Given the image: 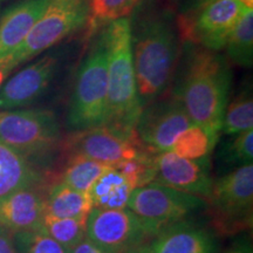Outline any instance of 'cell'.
<instances>
[{"label": "cell", "instance_id": "6da1fadb", "mask_svg": "<svg viewBox=\"0 0 253 253\" xmlns=\"http://www.w3.org/2000/svg\"><path fill=\"white\" fill-rule=\"evenodd\" d=\"M231 82L232 73L226 58L190 45L177 73L172 97L181 103L194 125L220 131Z\"/></svg>", "mask_w": 253, "mask_h": 253}, {"label": "cell", "instance_id": "7a4b0ae2", "mask_svg": "<svg viewBox=\"0 0 253 253\" xmlns=\"http://www.w3.org/2000/svg\"><path fill=\"white\" fill-rule=\"evenodd\" d=\"M130 28L136 84L143 108L171 84L179 56L178 34L166 14L143 17Z\"/></svg>", "mask_w": 253, "mask_h": 253}, {"label": "cell", "instance_id": "3957f363", "mask_svg": "<svg viewBox=\"0 0 253 253\" xmlns=\"http://www.w3.org/2000/svg\"><path fill=\"white\" fill-rule=\"evenodd\" d=\"M131 25L128 18L112 21L102 37L107 49V119L109 125L126 132H135L142 112L132 61Z\"/></svg>", "mask_w": 253, "mask_h": 253}, {"label": "cell", "instance_id": "277c9868", "mask_svg": "<svg viewBox=\"0 0 253 253\" xmlns=\"http://www.w3.org/2000/svg\"><path fill=\"white\" fill-rule=\"evenodd\" d=\"M61 126L49 109L0 110V144L50 176L56 151H61Z\"/></svg>", "mask_w": 253, "mask_h": 253}, {"label": "cell", "instance_id": "5b68a950", "mask_svg": "<svg viewBox=\"0 0 253 253\" xmlns=\"http://www.w3.org/2000/svg\"><path fill=\"white\" fill-rule=\"evenodd\" d=\"M107 49L102 34L79 68L69 100L66 126L69 132L103 126L107 119Z\"/></svg>", "mask_w": 253, "mask_h": 253}, {"label": "cell", "instance_id": "8992f818", "mask_svg": "<svg viewBox=\"0 0 253 253\" xmlns=\"http://www.w3.org/2000/svg\"><path fill=\"white\" fill-rule=\"evenodd\" d=\"M207 202L217 233L233 236L248 231L253 220V166L248 164L213 179Z\"/></svg>", "mask_w": 253, "mask_h": 253}, {"label": "cell", "instance_id": "52a82bcc", "mask_svg": "<svg viewBox=\"0 0 253 253\" xmlns=\"http://www.w3.org/2000/svg\"><path fill=\"white\" fill-rule=\"evenodd\" d=\"M88 0H49L24 42L0 62L7 75L12 69L50 48L86 24Z\"/></svg>", "mask_w": 253, "mask_h": 253}, {"label": "cell", "instance_id": "ba28073f", "mask_svg": "<svg viewBox=\"0 0 253 253\" xmlns=\"http://www.w3.org/2000/svg\"><path fill=\"white\" fill-rule=\"evenodd\" d=\"M126 208L157 232L207 208L204 198L151 182L132 190Z\"/></svg>", "mask_w": 253, "mask_h": 253}, {"label": "cell", "instance_id": "9c48e42d", "mask_svg": "<svg viewBox=\"0 0 253 253\" xmlns=\"http://www.w3.org/2000/svg\"><path fill=\"white\" fill-rule=\"evenodd\" d=\"M158 232L128 208L119 210L91 209L86 224V238L107 253H122L150 243Z\"/></svg>", "mask_w": 253, "mask_h": 253}, {"label": "cell", "instance_id": "30bf717a", "mask_svg": "<svg viewBox=\"0 0 253 253\" xmlns=\"http://www.w3.org/2000/svg\"><path fill=\"white\" fill-rule=\"evenodd\" d=\"M61 151L69 156H82L96 162L115 166L123 160L149 151L138 142L135 132L103 125L82 131L71 132L62 140Z\"/></svg>", "mask_w": 253, "mask_h": 253}, {"label": "cell", "instance_id": "8fae6325", "mask_svg": "<svg viewBox=\"0 0 253 253\" xmlns=\"http://www.w3.org/2000/svg\"><path fill=\"white\" fill-rule=\"evenodd\" d=\"M244 8L239 0H214L195 13L179 18L178 30L190 43L218 52L225 47Z\"/></svg>", "mask_w": 253, "mask_h": 253}, {"label": "cell", "instance_id": "7c38bea8", "mask_svg": "<svg viewBox=\"0 0 253 253\" xmlns=\"http://www.w3.org/2000/svg\"><path fill=\"white\" fill-rule=\"evenodd\" d=\"M191 120L175 97L155 100L143 107L135 126L136 137L154 154L170 151Z\"/></svg>", "mask_w": 253, "mask_h": 253}, {"label": "cell", "instance_id": "4fadbf2b", "mask_svg": "<svg viewBox=\"0 0 253 253\" xmlns=\"http://www.w3.org/2000/svg\"><path fill=\"white\" fill-rule=\"evenodd\" d=\"M154 182L207 199L213 183L211 161L188 160L171 150L155 154Z\"/></svg>", "mask_w": 253, "mask_h": 253}, {"label": "cell", "instance_id": "5bb4252c", "mask_svg": "<svg viewBox=\"0 0 253 253\" xmlns=\"http://www.w3.org/2000/svg\"><path fill=\"white\" fill-rule=\"evenodd\" d=\"M58 68V56L47 54L21 69L0 88V110L20 108L36 102L49 87Z\"/></svg>", "mask_w": 253, "mask_h": 253}, {"label": "cell", "instance_id": "9a60e30c", "mask_svg": "<svg viewBox=\"0 0 253 253\" xmlns=\"http://www.w3.org/2000/svg\"><path fill=\"white\" fill-rule=\"evenodd\" d=\"M49 184L21 188L0 197V227L9 235L40 230L46 213V192Z\"/></svg>", "mask_w": 253, "mask_h": 253}, {"label": "cell", "instance_id": "2e32d148", "mask_svg": "<svg viewBox=\"0 0 253 253\" xmlns=\"http://www.w3.org/2000/svg\"><path fill=\"white\" fill-rule=\"evenodd\" d=\"M149 245L153 253H217L213 233L190 218L164 227Z\"/></svg>", "mask_w": 253, "mask_h": 253}, {"label": "cell", "instance_id": "e0dca14e", "mask_svg": "<svg viewBox=\"0 0 253 253\" xmlns=\"http://www.w3.org/2000/svg\"><path fill=\"white\" fill-rule=\"evenodd\" d=\"M49 0H20L0 19V62L13 53L39 20Z\"/></svg>", "mask_w": 253, "mask_h": 253}, {"label": "cell", "instance_id": "ac0fdd59", "mask_svg": "<svg viewBox=\"0 0 253 253\" xmlns=\"http://www.w3.org/2000/svg\"><path fill=\"white\" fill-rule=\"evenodd\" d=\"M49 177L20 155L0 144V197L30 185L48 184Z\"/></svg>", "mask_w": 253, "mask_h": 253}, {"label": "cell", "instance_id": "d6986e66", "mask_svg": "<svg viewBox=\"0 0 253 253\" xmlns=\"http://www.w3.org/2000/svg\"><path fill=\"white\" fill-rule=\"evenodd\" d=\"M132 190L126 177L114 167H109L94 183L88 195L93 209L119 210L126 208Z\"/></svg>", "mask_w": 253, "mask_h": 253}, {"label": "cell", "instance_id": "ffe728a7", "mask_svg": "<svg viewBox=\"0 0 253 253\" xmlns=\"http://www.w3.org/2000/svg\"><path fill=\"white\" fill-rule=\"evenodd\" d=\"M91 209L88 192L78 191L62 182L47 188L45 214L56 218H82L88 217Z\"/></svg>", "mask_w": 253, "mask_h": 253}, {"label": "cell", "instance_id": "44dd1931", "mask_svg": "<svg viewBox=\"0 0 253 253\" xmlns=\"http://www.w3.org/2000/svg\"><path fill=\"white\" fill-rule=\"evenodd\" d=\"M219 136L220 131L204 126L192 125L177 138L171 151L188 160L210 158L219 141Z\"/></svg>", "mask_w": 253, "mask_h": 253}, {"label": "cell", "instance_id": "7402d4cb", "mask_svg": "<svg viewBox=\"0 0 253 253\" xmlns=\"http://www.w3.org/2000/svg\"><path fill=\"white\" fill-rule=\"evenodd\" d=\"M227 56L242 67H252L253 63V12L244 8L231 32L226 42Z\"/></svg>", "mask_w": 253, "mask_h": 253}, {"label": "cell", "instance_id": "603a6c76", "mask_svg": "<svg viewBox=\"0 0 253 253\" xmlns=\"http://www.w3.org/2000/svg\"><path fill=\"white\" fill-rule=\"evenodd\" d=\"M66 160L60 182L81 192H89L97 178L110 167L82 156H69Z\"/></svg>", "mask_w": 253, "mask_h": 253}, {"label": "cell", "instance_id": "cb8c5ba5", "mask_svg": "<svg viewBox=\"0 0 253 253\" xmlns=\"http://www.w3.org/2000/svg\"><path fill=\"white\" fill-rule=\"evenodd\" d=\"M253 128V100L249 88L237 94L227 104L220 130L225 135H236Z\"/></svg>", "mask_w": 253, "mask_h": 253}, {"label": "cell", "instance_id": "d4e9b609", "mask_svg": "<svg viewBox=\"0 0 253 253\" xmlns=\"http://www.w3.org/2000/svg\"><path fill=\"white\" fill-rule=\"evenodd\" d=\"M87 218H56L45 214L41 230L59 244L71 250L86 238Z\"/></svg>", "mask_w": 253, "mask_h": 253}, {"label": "cell", "instance_id": "484cf974", "mask_svg": "<svg viewBox=\"0 0 253 253\" xmlns=\"http://www.w3.org/2000/svg\"><path fill=\"white\" fill-rule=\"evenodd\" d=\"M232 136L233 137L231 140L223 144L218 154V163L220 168L227 169V171L252 164L253 161L252 129Z\"/></svg>", "mask_w": 253, "mask_h": 253}, {"label": "cell", "instance_id": "4316f807", "mask_svg": "<svg viewBox=\"0 0 253 253\" xmlns=\"http://www.w3.org/2000/svg\"><path fill=\"white\" fill-rule=\"evenodd\" d=\"M142 0H88V23L90 30L119 19L126 18Z\"/></svg>", "mask_w": 253, "mask_h": 253}, {"label": "cell", "instance_id": "83f0119b", "mask_svg": "<svg viewBox=\"0 0 253 253\" xmlns=\"http://www.w3.org/2000/svg\"><path fill=\"white\" fill-rule=\"evenodd\" d=\"M154 155L151 151H143L136 157L123 160L113 167L126 177L132 188H141L154 182Z\"/></svg>", "mask_w": 253, "mask_h": 253}, {"label": "cell", "instance_id": "f1b7e54d", "mask_svg": "<svg viewBox=\"0 0 253 253\" xmlns=\"http://www.w3.org/2000/svg\"><path fill=\"white\" fill-rule=\"evenodd\" d=\"M18 253H69L43 230H28L12 235Z\"/></svg>", "mask_w": 253, "mask_h": 253}, {"label": "cell", "instance_id": "f546056e", "mask_svg": "<svg viewBox=\"0 0 253 253\" xmlns=\"http://www.w3.org/2000/svg\"><path fill=\"white\" fill-rule=\"evenodd\" d=\"M224 253H253L252 243L248 237H242L232 243Z\"/></svg>", "mask_w": 253, "mask_h": 253}, {"label": "cell", "instance_id": "4dcf8cb0", "mask_svg": "<svg viewBox=\"0 0 253 253\" xmlns=\"http://www.w3.org/2000/svg\"><path fill=\"white\" fill-rule=\"evenodd\" d=\"M69 253H107L103 250L97 248L94 243H91L88 238H84L82 242L79 243L69 250Z\"/></svg>", "mask_w": 253, "mask_h": 253}, {"label": "cell", "instance_id": "1f68e13d", "mask_svg": "<svg viewBox=\"0 0 253 253\" xmlns=\"http://www.w3.org/2000/svg\"><path fill=\"white\" fill-rule=\"evenodd\" d=\"M0 253H18L12 235L0 227Z\"/></svg>", "mask_w": 253, "mask_h": 253}, {"label": "cell", "instance_id": "d6a6232c", "mask_svg": "<svg viewBox=\"0 0 253 253\" xmlns=\"http://www.w3.org/2000/svg\"><path fill=\"white\" fill-rule=\"evenodd\" d=\"M212 1H214V0H195L194 4H192L191 7L188 9V12H186L184 15H189V14L195 13V12L199 11V9L205 7V6L209 5L210 2H212Z\"/></svg>", "mask_w": 253, "mask_h": 253}, {"label": "cell", "instance_id": "836d02e7", "mask_svg": "<svg viewBox=\"0 0 253 253\" xmlns=\"http://www.w3.org/2000/svg\"><path fill=\"white\" fill-rule=\"evenodd\" d=\"M122 253H153V252H151L149 243H147V244H141V245L134 246V248L126 250V251H123Z\"/></svg>", "mask_w": 253, "mask_h": 253}, {"label": "cell", "instance_id": "e575fe53", "mask_svg": "<svg viewBox=\"0 0 253 253\" xmlns=\"http://www.w3.org/2000/svg\"><path fill=\"white\" fill-rule=\"evenodd\" d=\"M240 4H242L246 8H252L253 7V0H239Z\"/></svg>", "mask_w": 253, "mask_h": 253}, {"label": "cell", "instance_id": "d590c367", "mask_svg": "<svg viewBox=\"0 0 253 253\" xmlns=\"http://www.w3.org/2000/svg\"><path fill=\"white\" fill-rule=\"evenodd\" d=\"M6 78V74L4 72L1 71V69H0V87H1V84H2V81H4V79Z\"/></svg>", "mask_w": 253, "mask_h": 253}, {"label": "cell", "instance_id": "8d00e7d4", "mask_svg": "<svg viewBox=\"0 0 253 253\" xmlns=\"http://www.w3.org/2000/svg\"><path fill=\"white\" fill-rule=\"evenodd\" d=\"M2 1V0H0V2H1Z\"/></svg>", "mask_w": 253, "mask_h": 253}]
</instances>
